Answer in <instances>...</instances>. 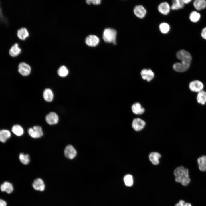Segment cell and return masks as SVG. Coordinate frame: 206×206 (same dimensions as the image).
I'll return each instance as SVG.
<instances>
[{
	"label": "cell",
	"instance_id": "6da1fadb",
	"mask_svg": "<svg viewBox=\"0 0 206 206\" xmlns=\"http://www.w3.org/2000/svg\"><path fill=\"white\" fill-rule=\"evenodd\" d=\"M176 57L181 62L173 64V68L174 70L178 72L187 71L189 68L192 60L190 54L185 50H181L177 53Z\"/></svg>",
	"mask_w": 206,
	"mask_h": 206
},
{
	"label": "cell",
	"instance_id": "7a4b0ae2",
	"mask_svg": "<svg viewBox=\"0 0 206 206\" xmlns=\"http://www.w3.org/2000/svg\"><path fill=\"white\" fill-rule=\"evenodd\" d=\"M174 174L175 181L184 186H187L190 182L188 169L183 166L177 167L174 170Z\"/></svg>",
	"mask_w": 206,
	"mask_h": 206
},
{
	"label": "cell",
	"instance_id": "3957f363",
	"mask_svg": "<svg viewBox=\"0 0 206 206\" xmlns=\"http://www.w3.org/2000/svg\"><path fill=\"white\" fill-rule=\"evenodd\" d=\"M117 31L114 29L111 28H107L104 31L103 38L106 42L112 43L114 44L116 43V39Z\"/></svg>",
	"mask_w": 206,
	"mask_h": 206
},
{
	"label": "cell",
	"instance_id": "277c9868",
	"mask_svg": "<svg viewBox=\"0 0 206 206\" xmlns=\"http://www.w3.org/2000/svg\"><path fill=\"white\" fill-rule=\"evenodd\" d=\"M28 132L29 135L33 138H40L43 135L42 129L39 126H34L32 128H29Z\"/></svg>",
	"mask_w": 206,
	"mask_h": 206
},
{
	"label": "cell",
	"instance_id": "5b68a950",
	"mask_svg": "<svg viewBox=\"0 0 206 206\" xmlns=\"http://www.w3.org/2000/svg\"><path fill=\"white\" fill-rule=\"evenodd\" d=\"M18 70L19 72L22 76H27L29 75L31 72V68L29 64L22 62L19 64Z\"/></svg>",
	"mask_w": 206,
	"mask_h": 206
},
{
	"label": "cell",
	"instance_id": "8992f818",
	"mask_svg": "<svg viewBox=\"0 0 206 206\" xmlns=\"http://www.w3.org/2000/svg\"><path fill=\"white\" fill-rule=\"evenodd\" d=\"M146 124L145 122L142 119L137 118H134L132 123V127L135 131H138L142 130Z\"/></svg>",
	"mask_w": 206,
	"mask_h": 206
},
{
	"label": "cell",
	"instance_id": "52a82bcc",
	"mask_svg": "<svg viewBox=\"0 0 206 206\" xmlns=\"http://www.w3.org/2000/svg\"><path fill=\"white\" fill-rule=\"evenodd\" d=\"M203 85L201 81L194 80L191 82L189 84V88L192 91L199 92L202 91L203 88Z\"/></svg>",
	"mask_w": 206,
	"mask_h": 206
},
{
	"label": "cell",
	"instance_id": "ba28073f",
	"mask_svg": "<svg viewBox=\"0 0 206 206\" xmlns=\"http://www.w3.org/2000/svg\"><path fill=\"white\" fill-rule=\"evenodd\" d=\"M142 78L150 82L152 80L154 77V72L150 69H144L142 70L140 72Z\"/></svg>",
	"mask_w": 206,
	"mask_h": 206
},
{
	"label": "cell",
	"instance_id": "9c48e42d",
	"mask_svg": "<svg viewBox=\"0 0 206 206\" xmlns=\"http://www.w3.org/2000/svg\"><path fill=\"white\" fill-rule=\"evenodd\" d=\"M65 156L70 159H74L76 156L77 152L75 148L71 145L67 146L64 150Z\"/></svg>",
	"mask_w": 206,
	"mask_h": 206
},
{
	"label": "cell",
	"instance_id": "30bf717a",
	"mask_svg": "<svg viewBox=\"0 0 206 206\" xmlns=\"http://www.w3.org/2000/svg\"><path fill=\"white\" fill-rule=\"evenodd\" d=\"M45 120L50 125L55 124L58 123L59 117L58 115L55 112H51L46 115Z\"/></svg>",
	"mask_w": 206,
	"mask_h": 206
},
{
	"label": "cell",
	"instance_id": "8fae6325",
	"mask_svg": "<svg viewBox=\"0 0 206 206\" xmlns=\"http://www.w3.org/2000/svg\"><path fill=\"white\" fill-rule=\"evenodd\" d=\"M99 42V38L94 35H90L87 36L85 39L86 44L89 46L95 47L97 45Z\"/></svg>",
	"mask_w": 206,
	"mask_h": 206
},
{
	"label": "cell",
	"instance_id": "7c38bea8",
	"mask_svg": "<svg viewBox=\"0 0 206 206\" xmlns=\"http://www.w3.org/2000/svg\"><path fill=\"white\" fill-rule=\"evenodd\" d=\"M135 15L140 18H143L146 15V11L144 7L141 5H137L135 7L133 10Z\"/></svg>",
	"mask_w": 206,
	"mask_h": 206
},
{
	"label": "cell",
	"instance_id": "4fadbf2b",
	"mask_svg": "<svg viewBox=\"0 0 206 206\" xmlns=\"http://www.w3.org/2000/svg\"><path fill=\"white\" fill-rule=\"evenodd\" d=\"M32 186L35 190L41 191H43L45 188L43 181L40 178L36 179L34 180Z\"/></svg>",
	"mask_w": 206,
	"mask_h": 206
},
{
	"label": "cell",
	"instance_id": "5bb4252c",
	"mask_svg": "<svg viewBox=\"0 0 206 206\" xmlns=\"http://www.w3.org/2000/svg\"><path fill=\"white\" fill-rule=\"evenodd\" d=\"M170 7L169 4L167 2L161 3L158 6L159 11L162 14L167 15L169 12Z\"/></svg>",
	"mask_w": 206,
	"mask_h": 206
},
{
	"label": "cell",
	"instance_id": "9a60e30c",
	"mask_svg": "<svg viewBox=\"0 0 206 206\" xmlns=\"http://www.w3.org/2000/svg\"><path fill=\"white\" fill-rule=\"evenodd\" d=\"M133 112L135 114L138 115L143 114L144 111V108L142 107L141 104L138 102L133 104L131 107Z\"/></svg>",
	"mask_w": 206,
	"mask_h": 206
},
{
	"label": "cell",
	"instance_id": "2e32d148",
	"mask_svg": "<svg viewBox=\"0 0 206 206\" xmlns=\"http://www.w3.org/2000/svg\"><path fill=\"white\" fill-rule=\"evenodd\" d=\"M21 48L19 47V44L15 43L10 48L9 53L12 57H15L19 55L21 52Z\"/></svg>",
	"mask_w": 206,
	"mask_h": 206
},
{
	"label": "cell",
	"instance_id": "e0dca14e",
	"mask_svg": "<svg viewBox=\"0 0 206 206\" xmlns=\"http://www.w3.org/2000/svg\"><path fill=\"white\" fill-rule=\"evenodd\" d=\"M18 37L20 39L24 40L29 35V32L25 27H21L18 29L17 32Z\"/></svg>",
	"mask_w": 206,
	"mask_h": 206
},
{
	"label": "cell",
	"instance_id": "ac0fdd59",
	"mask_svg": "<svg viewBox=\"0 0 206 206\" xmlns=\"http://www.w3.org/2000/svg\"><path fill=\"white\" fill-rule=\"evenodd\" d=\"M0 187L2 191H5L8 194L11 193L13 190L12 185L7 181L4 182L1 185Z\"/></svg>",
	"mask_w": 206,
	"mask_h": 206
},
{
	"label": "cell",
	"instance_id": "d6986e66",
	"mask_svg": "<svg viewBox=\"0 0 206 206\" xmlns=\"http://www.w3.org/2000/svg\"><path fill=\"white\" fill-rule=\"evenodd\" d=\"M198 167L202 171H206V156L203 155L199 157L197 159Z\"/></svg>",
	"mask_w": 206,
	"mask_h": 206
},
{
	"label": "cell",
	"instance_id": "ffe728a7",
	"mask_svg": "<svg viewBox=\"0 0 206 206\" xmlns=\"http://www.w3.org/2000/svg\"><path fill=\"white\" fill-rule=\"evenodd\" d=\"M161 157V154L156 152H152L149 156V158L150 161L153 164L155 165L159 164V159Z\"/></svg>",
	"mask_w": 206,
	"mask_h": 206
},
{
	"label": "cell",
	"instance_id": "44dd1931",
	"mask_svg": "<svg viewBox=\"0 0 206 206\" xmlns=\"http://www.w3.org/2000/svg\"><path fill=\"white\" fill-rule=\"evenodd\" d=\"M11 136L10 132L8 130L3 129L0 132V140L3 143L5 142Z\"/></svg>",
	"mask_w": 206,
	"mask_h": 206
},
{
	"label": "cell",
	"instance_id": "7402d4cb",
	"mask_svg": "<svg viewBox=\"0 0 206 206\" xmlns=\"http://www.w3.org/2000/svg\"><path fill=\"white\" fill-rule=\"evenodd\" d=\"M43 97L46 101L49 102L52 101L54 95L51 90L48 88L45 89L43 93Z\"/></svg>",
	"mask_w": 206,
	"mask_h": 206
},
{
	"label": "cell",
	"instance_id": "603a6c76",
	"mask_svg": "<svg viewBox=\"0 0 206 206\" xmlns=\"http://www.w3.org/2000/svg\"><path fill=\"white\" fill-rule=\"evenodd\" d=\"M195 8L198 10L205 9L206 7V1L204 0H196L193 3Z\"/></svg>",
	"mask_w": 206,
	"mask_h": 206
},
{
	"label": "cell",
	"instance_id": "cb8c5ba5",
	"mask_svg": "<svg viewBox=\"0 0 206 206\" xmlns=\"http://www.w3.org/2000/svg\"><path fill=\"white\" fill-rule=\"evenodd\" d=\"M184 5L183 0H174L172 1L171 8L173 10H178L183 8Z\"/></svg>",
	"mask_w": 206,
	"mask_h": 206
},
{
	"label": "cell",
	"instance_id": "d4e9b609",
	"mask_svg": "<svg viewBox=\"0 0 206 206\" xmlns=\"http://www.w3.org/2000/svg\"><path fill=\"white\" fill-rule=\"evenodd\" d=\"M197 102L204 105L206 103V92L201 91L199 92L197 98Z\"/></svg>",
	"mask_w": 206,
	"mask_h": 206
},
{
	"label": "cell",
	"instance_id": "484cf974",
	"mask_svg": "<svg viewBox=\"0 0 206 206\" xmlns=\"http://www.w3.org/2000/svg\"><path fill=\"white\" fill-rule=\"evenodd\" d=\"M12 131L14 134L18 136H21L24 133L23 128L18 124L15 125L13 126Z\"/></svg>",
	"mask_w": 206,
	"mask_h": 206
},
{
	"label": "cell",
	"instance_id": "4316f807",
	"mask_svg": "<svg viewBox=\"0 0 206 206\" xmlns=\"http://www.w3.org/2000/svg\"><path fill=\"white\" fill-rule=\"evenodd\" d=\"M124 181L126 186L128 187L131 186L133 183L132 176L130 174L126 175L124 177Z\"/></svg>",
	"mask_w": 206,
	"mask_h": 206
},
{
	"label": "cell",
	"instance_id": "83f0119b",
	"mask_svg": "<svg viewBox=\"0 0 206 206\" xmlns=\"http://www.w3.org/2000/svg\"><path fill=\"white\" fill-rule=\"evenodd\" d=\"M58 73L60 76L65 77L68 75V70L65 66H62L58 69Z\"/></svg>",
	"mask_w": 206,
	"mask_h": 206
},
{
	"label": "cell",
	"instance_id": "f1b7e54d",
	"mask_svg": "<svg viewBox=\"0 0 206 206\" xmlns=\"http://www.w3.org/2000/svg\"><path fill=\"white\" fill-rule=\"evenodd\" d=\"M170 27L169 25L166 23H162L159 25V29L160 31L163 34H166L169 31Z\"/></svg>",
	"mask_w": 206,
	"mask_h": 206
},
{
	"label": "cell",
	"instance_id": "f546056e",
	"mask_svg": "<svg viewBox=\"0 0 206 206\" xmlns=\"http://www.w3.org/2000/svg\"><path fill=\"white\" fill-rule=\"evenodd\" d=\"M19 159L21 162L24 165L28 164L30 161L29 155L27 154H25L21 153L19 155Z\"/></svg>",
	"mask_w": 206,
	"mask_h": 206
},
{
	"label": "cell",
	"instance_id": "4dcf8cb0",
	"mask_svg": "<svg viewBox=\"0 0 206 206\" xmlns=\"http://www.w3.org/2000/svg\"><path fill=\"white\" fill-rule=\"evenodd\" d=\"M200 17V14L196 11H193L190 14L189 19L193 22H196L199 19Z\"/></svg>",
	"mask_w": 206,
	"mask_h": 206
},
{
	"label": "cell",
	"instance_id": "1f68e13d",
	"mask_svg": "<svg viewBox=\"0 0 206 206\" xmlns=\"http://www.w3.org/2000/svg\"><path fill=\"white\" fill-rule=\"evenodd\" d=\"M175 206H192V205L190 203H185L184 201L181 200L178 203L176 204Z\"/></svg>",
	"mask_w": 206,
	"mask_h": 206
},
{
	"label": "cell",
	"instance_id": "d6a6232c",
	"mask_svg": "<svg viewBox=\"0 0 206 206\" xmlns=\"http://www.w3.org/2000/svg\"><path fill=\"white\" fill-rule=\"evenodd\" d=\"M86 3L88 4L92 3L94 5H98L100 4L101 1L100 0H88Z\"/></svg>",
	"mask_w": 206,
	"mask_h": 206
},
{
	"label": "cell",
	"instance_id": "836d02e7",
	"mask_svg": "<svg viewBox=\"0 0 206 206\" xmlns=\"http://www.w3.org/2000/svg\"><path fill=\"white\" fill-rule=\"evenodd\" d=\"M201 36L203 38L206 39V27L202 29L201 33Z\"/></svg>",
	"mask_w": 206,
	"mask_h": 206
},
{
	"label": "cell",
	"instance_id": "e575fe53",
	"mask_svg": "<svg viewBox=\"0 0 206 206\" xmlns=\"http://www.w3.org/2000/svg\"><path fill=\"white\" fill-rule=\"evenodd\" d=\"M0 206H7V204L6 202L4 200L0 199Z\"/></svg>",
	"mask_w": 206,
	"mask_h": 206
},
{
	"label": "cell",
	"instance_id": "d590c367",
	"mask_svg": "<svg viewBox=\"0 0 206 206\" xmlns=\"http://www.w3.org/2000/svg\"><path fill=\"white\" fill-rule=\"evenodd\" d=\"M183 1L184 4H188L191 1V0H183Z\"/></svg>",
	"mask_w": 206,
	"mask_h": 206
}]
</instances>
